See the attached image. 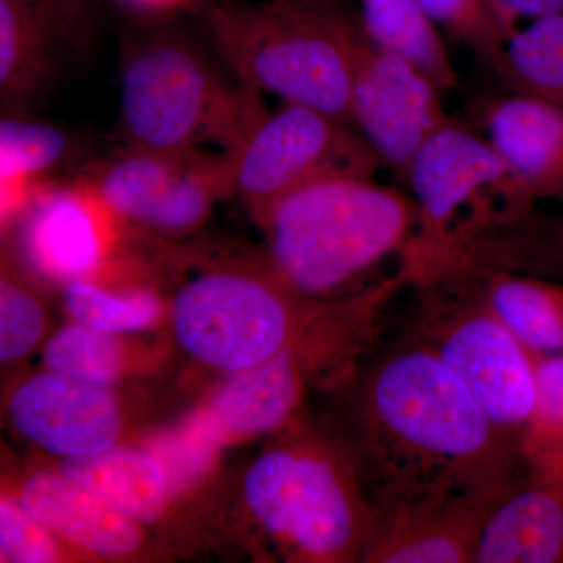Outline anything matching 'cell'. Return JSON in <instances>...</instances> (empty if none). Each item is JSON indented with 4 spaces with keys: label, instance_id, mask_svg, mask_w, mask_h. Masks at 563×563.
<instances>
[{
    "label": "cell",
    "instance_id": "cell-1",
    "mask_svg": "<svg viewBox=\"0 0 563 563\" xmlns=\"http://www.w3.org/2000/svg\"><path fill=\"white\" fill-rule=\"evenodd\" d=\"M374 512L515 487L520 437L488 417L472 391L418 339L388 352L363 393Z\"/></svg>",
    "mask_w": 563,
    "mask_h": 563
},
{
    "label": "cell",
    "instance_id": "cell-2",
    "mask_svg": "<svg viewBox=\"0 0 563 563\" xmlns=\"http://www.w3.org/2000/svg\"><path fill=\"white\" fill-rule=\"evenodd\" d=\"M203 22L236 80L351 124L368 40L335 0H214Z\"/></svg>",
    "mask_w": 563,
    "mask_h": 563
},
{
    "label": "cell",
    "instance_id": "cell-3",
    "mask_svg": "<svg viewBox=\"0 0 563 563\" xmlns=\"http://www.w3.org/2000/svg\"><path fill=\"white\" fill-rule=\"evenodd\" d=\"M120 122L129 147L239 154L266 117L262 92L231 84L191 41L168 31L122 44Z\"/></svg>",
    "mask_w": 563,
    "mask_h": 563
},
{
    "label": "cell",
    "instance_id": "cell-4",
    "mask_svg": "<svg viewBox=\"0 0 563 563\" xmlns=\"http://www.w3.org/2000/svg\"><path fill=\"white\" fill-rule=\"evenodd\" d=\"M263 222L277 276L292 290L320 295L402 251L417 206L374 179L343 177L292 192Z\"/></svg>",
    "mask_w": 563,
    "mask_h": 563
},
{
    "label": "cell",
    "instance_id": "cell-5",
    "mask_svg": "<svg viewBox=\"0 0 563 563\" xmlns=\"http://www.w3.org/2000/svg\"><path fill=\"white\" fill-rule=\"evenodd\" d=\"M422 288L417 335L431 347L496 424L521 435L536 398L537 358L493 310L487 273L444 269Z\"/></svg>",
    "mask_w": 563,
    "mask_h": 563
},
{
    "label": "cell",
    "instance_id": "cell-6",
    "mask_svg": "<svg viewBox=\"0 0 563 563\" xmlns=\"http://www.w3.org/2000/svg\"><path fill=\"white\" fill-rule=\"evenodd\" d=\"M244 492L263 528L306 558L365 555L373 542L376 512L320 451H269L251 466Z\"/></svg>",
    "mask_w": 563,
    "mask_h": 563
},
{
    "label": "cell",
    "instance_id": "cell-7",
    "mask_svg": "<svg viewBox=\"0 0 563 563\" xmlns=\"http://www.w3.org/2000/svg\"><path fill=\"white\" fill-rule=\"evenodd\" d=\"M383 166L350 122L284 102L266 113L236 154L233 192L263 221L292 192L343 177L374 179Z\"/></svg>",
    "mask_w": 563,
    "mask_h": 563
},
{
    "label": "cell",
    "instance_id": "cell-8",
    "mask_svg": "<svg viewBox=\"0 0 563 563\" xmlns=\"http://www.w3.org/2000/svg\"><path fill=\"white\" fill-rule=\"evenodd\" d=\"M507 180L509 174L492 144L457 122L451 121L422 144L407 173L417 224L399 266L412 284L442 272L453 250L459 213Z\"/></svg>",
    "mask_w": 563,
    "mask_h": 563
},
{
    "label": "cell",
    "instance_id": "cell-9",
    "mask_svg": "<svg viewBox=\"0 0 563 563\" xmlns=\"http://www.w3.org/2000/svg\"><path fill=\"white\" fill-rule=\"evenodd\" d=\"M290 309L268 282L235 273L203 274L174 303L181 346L217 368H252L285 347Z\"/></svg>",
    "mask_w": 563,
    "mask_h": 563
},
{
    "label": "cell",
    "instance_id": "cell-10",
    "mask_svg": "<svg viewBox=\"0 0 563 563\" xmlns=\"http://www.w3.org/2000/svg\"><path fill=\"white\" fill-rule=\"evenodd\" d=\"M233 154L129 147L88 179L117 218L185 232L206 220L217 199L233 192Z\"/></svg>",
    "mask_w": 563,
    "mask_h": 563
},
{
    "label": "cell",
    "instance_id": "cell-11",
    "mask_svg": "<svg viewBox=\"0 0 563 563\" xmlns=\"http://www.w3.org/2000/svg\"><path fill=\"white\" fill-rule=\"evenodd\" d=\"M431 77L412 62L369 41L363 47L352 88L351 121L384 165L404 180L422 144L453 121Z\"/></svg>",
    "mask_w": 563,
    "mask_h": 563
},
{
    "label": "cell",
    "instance_id": "cell-12",
    "mask_svg": "<svg viewBox=\"0 0 563 563\" xmlns=\"http://www.w3.org/2000/svg\"><path fill=\"white\" fill-rule=\"evenodd\" d=\"M25 209L22 247L35 269L68 284L98 269L107 246V221L117 214L88 177L62 187L46 185Z\"/></svg>",
    "mask_w": 563,
    "mask_h": 563
},
{
    "label": "cell",
    "instance_id": "cell-13",
    "mask_svg": "<svg viewBox=\"0 0 563 563\" xmlns=\"http://www.w3.org/2000/svg\"><path fill=\"white\" fill-rule=\"evenodd\" d=\"M10 412L22 435L63 457L103 453L120 435V413L103 385L55 373L21 385L11 398Z\"/></svg>",
    "mask_w": 563,
    "mask_h": 563
},
{
    "label": "cell",
    "instance_id": "cell-14",
    "mask_svg": "<svg viewBox=\"0 0 563 563\" xmlns=\"http://www.w3.org/2000/svg\"><path fill=\"white\" fill-rule=\"evenodd\" d=\"M485 132L509 174L507 195L531 206L563 201V107L515 91L488 109Z\"/></svg>",
    "mask_w": 563,
    "mask_h": 563
},
{
    "label": "cell",
    "instance_id": "cell-15",
    "mask_svg": "<svg viewBox=\"0 0 563 563\" xmlns=\"http://www.w3.org/2000/svg\"><path fill=\"white\" fill-rule=\"evenodd\" d=\"M504 495L418 504L376 518L366 562L474 563L485 521Z\"/></svg>",
    "mask_w": 563,
    "mask_h": 563
},
{
    "label": "cell",
    "instance_id": "cell-16",
    "mask_svg": "<svg viewBox=\"0 0 563 563\" xmlns=\"http://www.w3.org/2000/svg\"><path fill=\"white\" fill-rule=\"evenodd\" d=\"M474 563H563V473L531 474L496 504Z\"/></svg>",
    "mask_w": 563,
    "mask_h": 563
},
{
    "label": "cell",
    "instance_id": "cell-17",
    "mask_svg": "<svg viewBox=\"0 0 563 563\" xmlns=\"http://www.w3.org/2000/svg\"><path fill=\"white\" fill-rule=\"evenodd\" d=\"M21 503L41 523L92 553L122 555L139 547L140 531L131 518L65 476L33 474L22 488Z\"/></svg>",
    "mask_w": 563,
    "mask_h": 563
},
{
    "label": "cell",
    "instance_id": "cell-18",
    "mask_svg": "<svg viewBox=\"0 0 563 563\" xmlns=\"http://www.w3.org/2000/svg\"><path fill=\"white\" fill-rule=\"evenodd\" d=\"M58 41L38 0H0V101L7 114L31 109L49 88Z\"/></svg>",
    "mask_w": 563,
    "mask_h": 563
},
{
    "label": "cell",
    "instance_id": "cell-19",
    "mask_svg": "<svg viewBox=\"0 0 563 563\" xmlns=\"http://www.w3.org/2000/svg\"><path fill=\"white\" fill-rule=\"evenodd\" d=\"M301 384L296 352L282 347L268 361L228 380L211 404L210 424L236 435L272 431L295 409Z\"/></svg>",
    "mask_w": 563,
    "mask_h": 563
},
{
    "label": "cell",
    "instance_id": "cell-20",
    "mask_svg": "<svg viewBox=\"0 0 563 563\" xmlns=\"http://www.w3.org/2000/svg\"><path fill=\"white\" fill-rule=\"evenodd\" d=\"M62 476L132 521L155 520L165 506V473L154 457L139 451L69 457L62 463Z\"/></svg>",
    "mask_w": 563,
    "mask_h": 563
},
{
    "label": "cell",
    "instance_id": "cell-21",
    "mask_svg": "<svg viewBox=\"0 0 563 563\" xmlns=\"http://www.w3.org/2000/svg\"><path fill=\"white\" fill-rule=\"evenodd\" d=\"M358 3L363 35L373 46L412 62L442 92L459 87L450 52L420 0H358Z\"/></svg>",
    "mask_w": 563,
    "mask_h": 563
},
{
    "label": "cell",
    "instance_id": "cell-22",
    "mask_svg": "<svg viewBox=\"0 0 563 563\" xmlns=\"http://www.w3.org/2000/svg\"><path fill=\"white\" fill-rule=\"evenodd\" d=\"M69 136L60 129L21 114H3L0 122L3 218L27 206L69 157Z\"/></svg>",
    "mask_w": 563,
    "mask_h": 563
},
{
    "label": "cell",
    "instance_id": "cell-23",
    "mask_svg": "<svg viewBox=\"0 0 563 563\" xmlns=\"http://www.w3.org/2000/svg\"><path fill=\"white\" fill-rule=\"evenodd\" d=\"M485 273L488 301L514 335L536 354H562L563 284L528 274Z\"/></svg>",
    "mask_w": 563,
    "mask_h": 563
},
{
    "label": "cell",
    "instance_id": "cell-24",
    "mask_svg": "<svg viewBox=\"0 0 563 563\" xmlns=\"http://www.w3.org/2000/svg\"><path fill=\"white\" fill-rule=\"evenodd\" d=\"M501 80L514 91L563 107V14L518 27L507 43Z\"/></svg>",
    "mask_w": 563,
    "mask_h": 563
},
{
    "label": "cell",
    "instance_id": "cell-25",
    "mask_svg": "<svg viewBox=\"0 0 563 563\" xmlns=\"http://www.w3.org/2000/svg\"><path fill=\"white\" fill-rule=\"evenodd\" d=\"M520 455L532 476L563 473V352L537 358L536 398Z\"/></svg>",
    "mask_w": 563,
    "mask_h": 563
},
{
    "label": "cell",
    "instance_id": "cell-26",
    "mask_svg": "<svg viewBox=\"0 0 563 563\" xmlns=\"http://www.w3.org/2000/svg\"><path fill=\"white\" fill-rule=\"evenodd\" d=\"M433 24L476 54L503 79L509 31L488 0H420Z\"/></svg>",
    "mask_w": 563,
    "mask_h": 563
},
{
    "label": "cell",
    "instance_id": "cell-27",
    "mask_svg": "<svg viewBox=\"0 0 563 563\" xmlns=\"http://www.w3.org/2000/svg\"><path fill=\"white\" fill-rule=\"evenodd\" d=\"M44 361L58 376L106 387L120 373L121 352L109 333L77 324L52 336Z\"/></svg>",
    "mask_w": 563,
    "mask_h": 563
},
{
    "label": "cell",
    "instance_id": "cell-28",
    "mask_svg": "<svg viewBox=\"0 0 563 563\" xmlns=\"http://www.w3.org/2000/svg\"><path fill=\"white\" fill-rule=\"evenodd\" d=\"M66 306L77 324L106 333L136 331L158 314L157 299L151 292L111 295L87 279L69 282Z\"/></svg>",
    "mask_w": 563,
    "mask_h": 563
},
{
    "label": "cell",
    "instance_id": "cell-29",
    "mask_svg": "<svg viewBox=\"0 0 563 563\" xmlns=\"http://www.w3.org/2000/svg\"><path fill=\"white\" fill-rule=\"evenodd\" d=\"M44 331L40 303L11 279L0 285V357L14 361L38 342Z\"/></svg>",
    "mask_w": 563,
    "mask_h": 563
},
{
    "label": "cell",
    "instance_id": "cell-30",
    "mask_svg": "<svg viewBox=\"0 0 563 563\" xmlns=\"http://www.w3.org/2000/svg\"><path fill=\"white\" fill-rule=\"evenodd\" d=\"M0 544L10 562L43 563L55 561V548L44 525L11 501L0 506Z\"/></svg>",
    "mask_w": 563,
    "mask_h": 563
},
{
    "label": "cell",
    "instance_id": "cell-31",
    "mask_svg": "<svg viewBox=\"0 0 563 563\" xmlns=\"http://www.w3.org/2000/svg\"><path fill=\"white\" fill-rule=\"evenodd\" d=\"M62 41L81 49L90 40L98 0H38Z\"/></svg>",
    "mask_w": 563,
    "mask_h": 563
},
{
    "label": "cell",
    "instance_id": "cell-32",
    "mask_svg": "<svg viewBox=\"0 0 563 563\" xmlns=\"http://www.w3.org/2000/svg\"><path fill=\"white\" fill-rule=\"evenodd\" d=\"M496 13L509 27V31H518L517 22L520 18L540 20V18L563 14V0H488Z\"/></svg>",
    "mask_w": 563,
    "mask_h": 563
},
{
    "label": "cell",
    "instance_id": "cell-33",
    "mask_svg": "<svg viewBox=\"0 0 563 563\" xmlns=\"http://www.w3.org/2000/svg\"><path fill=\"white\" fill-rule=\"evenodd\" d=\"M125 2L132 3L133 7H139V9L162 13V11H172L190 5L196 0H125Z\"/></svg>",
    "mask_w": 563,
    "mask_h": 563
}]
</instances>
